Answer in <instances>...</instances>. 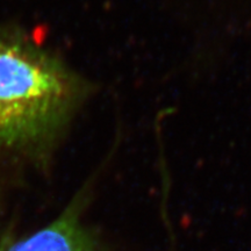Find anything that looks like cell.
Returning a JSON list of instances; mask_svg holds the SVG:
<instances>
[{"label": "cell", "mask_w": 251, "mask_h": 251, "mask_svg": "<svg viewBox=\"0 0 251 251\" xmlns=\"http://www.w3.org/2000/svg\"><path fill=\"white\" fill-rule=\"evenodd\" d=\"M92 85L29 37L0 28V164L55 147Z\"/></svg>", "instance_id": "obj_1"}, {"label": "cell", "mask_w": 251, "mask_h": 251, "mask_svg": "<svg viewBox=\"0 0 251 251\" xmlns=\"http://www.w3.org/2000/svg\"><path fill=\"white\" fill-rule=\"evenodd\" d=\"M85 191L47 227L1 251H99L93 234L80 219Z\"/></svg>", "instance_id": "obj_2"}]
</instances>
